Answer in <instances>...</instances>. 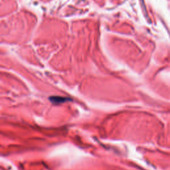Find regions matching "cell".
<instances>
[{"mask_svg":"<svg viewBox=\"0 0 170 170\" xmlns=\"http://www.w3.org/2000/svg\"><path fill=\"white\" fill-rule=\"evenodd\" d=\"M69 100L70 99H69V98L61 96H52L50 98V100L53 103H62V102L69 101Z\"/></svg>","mask_w":170,"mask_h":170,"instance_id":"cell-1","label":"cell"}]
</instances>
